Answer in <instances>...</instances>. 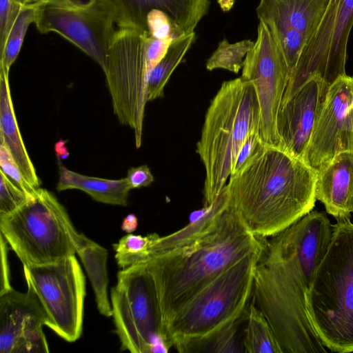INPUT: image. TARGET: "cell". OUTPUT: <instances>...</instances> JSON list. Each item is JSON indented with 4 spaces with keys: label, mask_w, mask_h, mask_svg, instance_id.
I'll list each match as a JSON object with an SVG mask.
<instances>
[{
    "label": "cell",
    "mask_w": 353,
    "mask_h": 353,
    "mask_svg": "<svg viewBox=\"0 0 353 353\" xmlns=\"http://www.w3.org/2000/svg\"><path fill=\"white\" fill-rule=\"evenodd\" d=\"M228 205L229 194L225 185L214 201L204 206L185 226L167 236H159L152 247L150 258L183 248L201 239L217 225Z\"/></svg>",
    "instance_id": "obj_20"
},
{
    "label": "cell",
    "mask_w": 353,
    "mask_h": 353,
    "mask_svg": "<svg viewBox=\"0 0 353 353\" xmlns=\"http://www.w3.org/2000/svg\"><path fill=\"white\" fill-rule=\"evenodd\" d=\"M36 3L24 5L10 30L4 46L0 50V68L9 74L17 58L30 25L34 22Z\"/></svg>",
    "instance_id": "obj_27"
},
{
    "label": "cell",
    "mask_w": 353,
    "mask_h": 353,
    "mask_svg": "<svg viewBox=\"0 0 353 353\" xmlns=\"http://www.w3.org/2000/svg\"><path fill=\"white\" fill-rule=\"evenodd\" d=\"M126 179L131 190L148 186L154 180L150 168L146 165L130 168L128 170Z\"/></svg>",
    "instance_id": "obj_34"
},
{
    "label": "cell",
    "mask_w": 353,
    "mask_h": 353,
    "mask_svg": "<svg viewBox=\"0 0 353 353\" xmlns=\"http://www.w3.org/2000/svg\"><path fill=\"white\" fill-rule=\"evenodd\" d=\"M0 230L23 265L28 267L75 255L88 239L77 232L55 196L41 188L21 207L0 215Z\"/></svg>",
    "instance_id": "obj_7"
},
{
    "label": "cell",
    "mask_w": 353,
    "mask_h": 353,
    "mask_svg": "<svg viewBox=\"0 0 353 353\" xmlns=\"http://www.w3.org/2000/svg\"><path fill=\"white\" fill-rule=\"evenodd\" d=\"M112 317L122 350L167 352L152 278L144 262L121 269L111 290Z\"/></svg>",
    "instance_id": "obj_8"
},
{
    "label": "cell",
    "mask_w": 353,
    "mask_h": 353,
    "mask_svg": "<svg viewBox=\"0 0 353 353\" xmlns=\"http://www.w3.org/2000/svg\"><path fill=\"white\" fill-rule=\"evenodd\" d=\"M265 239L249 232L229 204L217 225L201 239L144 261L154 284L165 340L174 314L218 275L261 250Z\"/></svg>",
    "instance_id": "obj_3"
},
{
    "label": "cell",
    "mask_w": 353,
    "mask_h": 353,
    "mask_svg": "<svg viewBox=\"0 0 353 353\" xmlns=\"http://www.w3.org/2000/svg\"><path fill=\"white\" fill-rule=\"evenodd\" d=\"M45 0H21L23 5H30V4H34L37 3L41 1H43Z\"/></svg>",
    "instance_id": "obj_38"
},
{
    "label": "cell",
    "mask_w": 353,
    "mask_h": 353,
    "mask_svg": "<svg viewBox=\"0 0 353 353\" xmlns=\"http://www.w3.org/2000/svg\"><path fill=\"white\" fill-rule=\"evenodd\" d=\"M316 176L303 159L263 142L231 173L229 204L249 232L268 238L313 210Z\"/></svg>",
    "instance_id": "obj_2"
},
{
    "label": "cell",
    "mask_w": 353,
    "mask_h": 353,
    "mask_svg": "<svg viewBox=\"0 0 353 353\" xmlns=\"http://www.w3.org/2000/svg\"><path fill=\"white\" fill-rule=\"evenodd\" d=\"M241 77L253 83L258 97L261 138L266 143L279 146L276 119L290 74L272 36L261 22L256 41L244 59Z\"/></svg>",
    "instance_id": "obj_13"
},
{
    "label": "cell",
    "mask_w": 353,
    "mask_h": 353,
    "mask_svg": "<svg viewBox=\"0 0 353 353\" xmlns=\"http://www.w3.org/2000/svg\"><path fill=\"white\" fill-rule=\"evenodd\" d=\"M196 39V33L172 41L166 54L150 72L148 78V101L163 96L164 88L172 72L181 63Z\"/></svg>",
    "instance_id": "obj_24"
},
{
    "label": "cell",
    "mask_w": 353,
    "mask_h": 353,
    "mask_svg": "<svg viewBox=\"0 0 353 353\" xmlns=\"http://www.w3.org/2000/svg\"><path fill=\"white\" fill-rule=\"evenodd\" d=\"M254 43L250 39L230 43L223 39L208 59L206 69L209 71L224 69L237 74L242 68L244 59Z\"/></svg>",
    "instance_id": "obj_28"
},
{
    "label": "cell",
    "mask_w": 353,
    "mask_h": 353,
    "mask_svg": "<svg viewBox=\"0 0 353 353\" xmlns=\"http://www.w3.org/2000/svg\"><path fill=\"white\" fill-rule=\"evenodd\" d=\"M7 241L1 234V273L0 295L12 289L10 281L9 268L7 258Z\"/></svg>",
    "instance_id": "obj_36"
},
{
    "label": "cell",
    "mask_w": 353,
    "mask_h": 353,
    "mask_svg": "<svg viewBox=\"0 0 353 353\" xmlns=\"http://www.w3.org/2000/svg\"><path fill=\"white\" fill-rule=\"evenodd\" d=\"M137 217L134 214H130L123 219L121 228L127 233H132L137 229Z\"/></svg>",
    "instance_id": "obj_37"
},
{
    "label": "cell",
    "mask_w": 353,
    "mask_h": 353,
    "mask_svg": "<svg viewBox=\"0 0 353 353\" xmlns=\"http://www.w3.org/2000/svg\"><path fill=\"white\" fill-rule=\"evenodd\" d=\"M332 224L312 210L266 238L254 273L252 303L269 322L281 353H326L310 319L307 298L331 242Z\"/></svg>",
    "instance_id": "obj_1"
},
{
    "label": "cell",
    "mask_w": 353,
    "mask_h": 353,
    "mask_svg": "<svg viewBox=\"0 0 353 353\" xmlns=\"http://www.w3.org/2000/svg\"><path fill=\"white\" fill-rule=\"evenodd\" d=\"M353 77L347 74L329 88L303 160L316 171L342 151L353 152Z\"/></svg>",
    "instance_id": "obj_14"
},
{
    "label": "cell",
    "mask_w": 353,
    "mask_h": 353,
    "mask_svg": "<svg viewBox=\"0 0 353 353\" xmlns=\"http://www.w3.org/2000/svg\"><path fill=\"white\" fill-rule=\"evenodd\" d=\"M59 191L77 189L88 194L94 200L107 204L126 206L131 190L126 178L107 179L88 176L68 170L60 162Z\"/></svg>",
    "instance_id": "obj_22"
},
{
    "label": "cell",
    "mask_w": 353,
    "mask_h": 353,
    "mask_svg": "<svg viewBox=\"0 0 353 353\" xmlns=\"http://www.w3.org/2000/svg\"><path fill=\"white\" fill-rule=\"evenodd\" d=\"M148 36L147 32L137 28L116 29L103 71L114 113L121 124L134 130L137 148L141 145L145 106L148 102Z\"/></svg>",
    "instance_id": "obj_9"
},
{
    "label": "cell",
    "mask_w": 353,
    "mask_h": 353,
    "mask_svg": "<svg viewBox=\"0 0 353 353\" xmlns=\"http://www.w3.org/2000/svg\"><path fill=\"white\" fill-rule=\"evenodd\" d=\"M118 28L147 32L146 19L153 10L165 13L171 21L176 39L194 32L208 14L210 0H107Z\"/></svg>",
    "instance_id": "obj_17"
},
{
    "label": "cell",
    "mask_w": 353,
    "mask_h": 353,
    "mask_svg": "<svg viewBox=\"0 0 353 353\" xmlns=\"http://www.w3.org/2000/svg\"><path fill=\"white\" fill-rule=\"evenodd\" d=\"M243 346L249 353H281L273 330L263 312L252 302L248 307Z\"/></svg>",
    "instance_id": "obj_25"
},
{
    "label": "cell",
    "mask_w": 353,
    "mask_h": 353,
    "mask_svg": "<svg viewBox=\"0 0 353 353\" xmlns=\"http://www.w3.org/2000/svg\"><path fill=\"white\" fill-rule=\"evenodd\" d=\"M352 26L353 0H329L316 30L290 76L281 105L314 77L322 81L327 92L338 78L346 74L347 41Z\"/></svg>",
    "instance_id": "obj_12"
},
{
    "label": "cell",
    "mask_w": 353,
    "mask_h": 353,
    "mask_svg": "<svg viewBox=\"0 0 353 353\" xmlns=\"http://www.w3.org/2000/svg\"><path fill=\"white\" fill-rule=\"evenodd\" d=\"M231 325L201 344L198 352H243L237 339V325Z\"/></svg>",
    "instance_id": "obj_29"
},
{
    "label": "cell",
    "mask_w": 353,
    "mask_h": 353,
    "mask_svg": "<svg viewBox=\"0 0 353 353\" xmlns=\"http://www.w3.org/2000/svg\"><path fill=\"white\" fill-rule=\"evenodd\" d=\"M34 23L41 34L61 35L105 70L115 31L107 0H45L36 3Z\"/></svg>",
    "instance_id": "obj_10"
},
{
    "label": "cell",
    "mask_w": 353,
    "mask_h": 353,
    "mask_svg": "<svg viewBox=\"0 0 353 353\" xmlns=\"http://www.w3.org/2000/svg\"><path fill=\"white\" fill-rule=\"evenodd\" d=\"M159 236L156 233L146 236L129 233L121 237L113 244L118 266L124 269L150 259L152 247Z\"/></svg>",
    "instance_id": "obj_26"
},
{
    "label": "cell",
    "mask_w": 353,
    "mask_h": 353,
    "mask_svg": "<svg viewBox=\"0 0 353 353\" xmlns=\"http://www.w3.org/2000/svg\"><path fill=\"white\" fill-rule=\"evenodd\" d=\"M47 317L34 292L13 288L0 295V352H49L43 331Z\"/></svg>",
    "instance_id": "obj_15"
},
{
    "label": "cell",
    "mask_w": 353,
    "mask_h": 353,
    "mask_svg": "<svg viewBox=\"0 0 353 353\" xmlns=\"http://www.w3.org/2000/svg\"><path fill=\"white\" fill-rule=\"evenodd\" d=\"M261 110L253 83L242 77L224 81L207 110L196 152L204 165L203 205L225 187L248 137L260 132Z\"/></svg>",
    "instance_id": "obj_4"
},
{
    "label": "cell",
    "mask_w": 353,
    "mask_h": 353,
    "mask_svg": "<svg viewBox=\"0 0 353 353\" xmlns=\"http://www.w3.org/2000/svg\"><path fill=\"white\" fill-rule=\"evenodd\" d=\"M263 142L265 141L261 138L259 132L251 134L245 140L238 153L232 172L238 170Z\"/></svg>",
    "instance_id": "obj_35"
},
{
    "label": "cell",
    "mask_w": 353,
    "mask_h": 353,
    "mask_svg": "<svg viewBox=\"0 0 353 353\" xmlns=\"http://www.w3.org/2000/svg\"><path fill=\"white\" fill-rule=\"evenodd\" d=\"M8 77L9 74L0 68V142L8 147L28 182L38 189L41 182L18 127Z\"/></svg>",
    "instance_id": "obj_21"
},
{
    "label": "cell",
    "mask_w": 353,
    "mask_h": 353,
    "mask_svg": "<svg viewBox=\"0 0 353 353\" xmlns=\"http://www.w3.org/2000/svg\"><path fill=\"white\" fill-rule=\"evenodd\" d=\"M171 43L172 41L169 40L147 37L145 39V57L150 72L165 56Z\"/></svg>",
    "instance_id": "obj_33"
},
{
    "label": "cell",
    "mask_w": 353,
    "mask_h": 353,
    "mask_svg": "<svg viewBox=\"0 0 353 353\" xmlns=\"http://www.w3.org/2000/svg\"><path fill=\"white\" fill-rule=\"evenodd\" d=\"M328 2L329 0H259L256 12L259 21L270 32L294 29L303 35L307 43L316 30Z\"/></svg>",
    "instance_id": "obj_18"
},
{
    "label": "cell",
    "mask_w": 353,
    "mask_h": 353,
    "mask_svg": "<svg viewBox=\"0 0 353 353\" xmlns=\"http://www.w3.org/2000/svg\"><path fill=\"white\" fill-rule=\"evenodd\" d=\"M0 166L1 171L15 185L24 192L30 198L32 197L37 189L28 182L9 149L2 142H0Z\"/></svg>",
    "instance_id": "obj_31"
},
{
    "label": "cell",
    "mask_w": 353,
    "mask_h": 353,
    "mask_svg": "<svg viewBox=\"0 0 353 353\" xmlns=\"http://www.w3.org/2000/svg\"><path fill=\"white\" fill-rule=\"evenodd\" d=\"M262 248L218 275L174 314L165 330L170 347L198 352L203 343L239 322L252 298Z\"/></svg>",
    "instance_id": "obj_5"
},
{
    "label": "cell",
    "mask_w": 353,
    "mask_h": 353,
    "mask_svg": "<svg viewBox=\"0 0 353 353\" xmlns=\"http://www.w3.org/2000/svg\"><path fill=\"white\" fill-rule=\"evenodd\" d=\"M30 199L2 171H0V215L14 211Z\"/></svg>",
    "instance_id": "obj_30"
},
{
    "label": "cell",
    "mask_w": 353,
    "mask_h": 353,
    "mask_svg": "<svg viewBox=\"0 0 353 353\" xmlns=\"http://www.w3.org/2000/svg\"><path fill=\"white\" fill-rule=\"evenodd\" d=\"M27 285L39 298L46 314V325L68 342L83 331L85 279L75 255L59 261L23 265Z\"/></svg>",
    "instance_id": "obj_11"
},
{
    "label": "cell",
    "mask_w": 353,
    "mask_h": 353,
    "mask_svg": "<svg viewBox=\"0 0 353 353\" xmlns=\"http://www.w3.org/2000/svg\"><path fill=\"white\" fill-rule=\"evenodd\" d=\"M317 172L315 194L334 219L353 212V152H339Z\"/></svg>",
    "instance_id": "obj_19"
},
{
    "label": "cell",
    "mask_w": 353,
    "mask_h": 353,
    "mask_svg": "<svg viewBox=\"0 0 353 353\" xmlns=\"http://www.w3.org/2000/svg\"><path fill=\"white\" fill-rule=\"evenodd\" d=\"M333 235L309 291L308 313L323 345L353 352V223L335 219Z\"/></svg>",
    "instance_id": "obj_6"
},
{
    "label": "cell",
    "mask_w": 353,
    "mask_h": 353,
    "mask_svg": "<svg viewBox=\"0 0 353 353\" xmlns=\"http://www.w3.org/2000/svg\"><path fill=\"white\" fill-rule=\"evenodd\" d=\"M23 6L21 0H0V50Z\"/></svg>",
    "instance_id": "obj_32"
},
{
    "label": "cell",
    "mask_w": 353,
    "mask_h": 353,
    "mask_svg": "<svg viewBox=\"0 0 353 353\" xmlns=\"http://www.w3.org/2000/svg\"><path fill=\"white\" fill-rule=\"evenodd\" d=\"M326 94L322 81L314 77L281 106L276 119L279 147L303 159Z\"/></svg>",
    "instance_id": "obj_16"
},
{
    "label": "cell",
    "mask_w": 353,
    "mask_h": 353,
    "mask_svg": "<svg viewBox=\"0 0 353 353\" xmlns=\"http://www.w3.org/2000/svg\"><path fill=\"white\" fill-rule=\"evenodd\" d=\"M348 109H349V110H352V109H353V99H352V102H351V103H350V106H349Z\"/></svg>",
    "instance_id": "obj_39"
},
{
    "label": "cell",
    "mask_w": 353,
    "mask_h": 353,
    "mask_svg": "<svg viewBox=\"0 0 353 353\" xmlns=\"http://www.w3.org/2000/svg\"><path fill=\"white\" fill-rule=\"evenodd\" d=\"M77 254L81 259L89 276L99 312L106 317L112 316V306L107 290L108 284L107 250L88 239L78 248Z\"/></svg>",
    "instance_id": "obj_23"
}]
</instances>
